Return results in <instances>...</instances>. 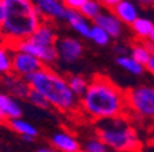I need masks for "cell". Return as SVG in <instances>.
I'll use <instances>...</instances> for the list:
<instances>
[{"instance_id": "30bf717a", "label": "cell", "mask_w": 154, "mask_h": 152, "mask_svg": "<svg viewBox=\"0 0 154 152\" xmlns=\"http://www.w3.org/2000/svg\"><path fill=\"white\" fill-rule=\"evenodd\" d=\"M35 6L37 8L40 16H47L51 19H65L66 7L63 1L58 0H37L35 1Z\"/></svg>"}, {"instance_id": "ba28073f", "label": "cell", "mask_w": 154, "mask_h": 152, "mask_svg": "<svg viewBox=\"0 0 154 152\" xmlns=\"http://www.w3.org/2000/svg\"><path fill=\"white\" fill-rule=\"evenodd\" d=\"M58 55L66 63H73L79 60L83 55V44L77 38L65 37L57 43Z\"/></svg>"}, {"instance_id": "7c38bea8", "label": "cell", "mask_w": 154, "mask_h": 152, "mask_svg": "<svg viewBox=\"0 0 154 152\" xmlns=\"http://www.w3.org/2000/svg\"><path fill=\"white\" fill-rule=\"evenodd\" d=\"M0 112L6 118V122L22 117V108L18 101L10 95L0 93Z\"/></svg>"}, {"instance_id": "484cf974", "label": "cell", "mask_w": 154, "mask_h": 152, "mask_svg": "<svg viewBox=\"0 0 154 152\" xmlns=\"http://www.w3.org/2000/svg\"><path fill=\"white\" fill-rule=\"evenodd\" d=\"M85 151L87 152H107V145L96 137V139L88 140L85 143Z\"/></svg>"}, {"instance_id": "4316f807", "label": "cell", "mask_w": 154, "mask_h": 152, "mask_svg": "<svg viewBox=\"0 0 154 152\" xmlns=\"http://www.w3.org/2000/svg\"><path fill=\"white\" fill-rule=\"evenodd\" d=\"M84 1H85V0H66V1H63V4L67 10L79 11V10L81 8V6L84 4Z\"/></svg>"}, {"instance_id": "9c48e42d", "label": "cell", "mask_w": 154, "mask_h": 152, "mask_svg": "<svg viewBox=\"0 0 154 152\" xmlns=\"http://www.w3.org/2000/svg\"><path fill=\"white\" fill-rule=\"evenodd\" d=\"M94 25L103 29L110 37H119L122 32V23L112 11L100 13L94 19Z\"/></svg>"}, {"instance_id": "f546056e", "label": "cell", "mask_w": 154, "mask_h": 152, "mask_svg": "<svg viewBox=\"0 0 154 152\" xmlns=\"http://www.w3.org/2000/svg\"><path fill=\"white\" fill-rule=\"evenodd\" d=\"M146 69H147L151 74H154V54L151 55L150 60H149V62H147V64H146Z\"/></svg>"}, {"instance_id": "9a60e30c", "label": "cell", "mask_w": 154, "mask_h": 152, "mask_svg": "<svg viewBox=\"0 0 154 152\" xmlns=\"http://www.w3.org/2000/svg\"><path fill=\"white\" fill-rule=\"evenodd\" d=\"M112 13L121 21V23H127V25H132L139 18L138 8L131 1H121L120 0L117 3V6L113 8Z\"/></svg>"}, {"instance_id": "e575fe53", "label": "cell", "mask_w": 154, "mask_h": 152, "mask_svg": "<svg viewBox=\"0 0 154 152\" xmlns=\"http://www.w3.org/2000/svg\"><path fill=\"white\" fill-rule=\"evenodd\" d=\"M151 45H153V51H154V44H151Z\"/></svg>"}, {"instance_id": "7402d4cb", "label": "cell", "mask_w": 154, "mask_h": 152, "mask_svg": "<svg viewBox=\"0 0 154 152\" xmlns=\"http://www.w3.org/2000/svg\"><path fill=\"white\" fill-rule=\"evenodd\" d=\"M67 85L76 96H83L85 93L87 88H88L87 79L81 76H70L67 78Z\"/></svg>"}, {"instance_id": "52a82bcc", "label": "cell", "mask_w": 154, "mask_h": 152, "mask_svg": "<svg viewBox=\"0 0 154 152\" xmlns=\"http://www.w3.org/2000/svg\"><path fill=\"white\" fill-rule=\"evenodd\" d=\"M43 67H44V64H43L37 58L32 56V55H29V54H25V52L14 51L13 71L15 73L17 77L25 79L26 77L37 73L38 70H42Z\"/></svg>"}, {"instance_id": "5bb4252c", "label": "cell", "mask_w": 154, "mask_h": 152, "mask_svg": "<svg viewBox=\"0 0 154 152\" xmlns=\"http://www.w3.org/2000/svg\"><path fill=\"white\" fill-rule=\"evenodd\" d=\"M65 21H66L72 28L76 30L79 34H81L83 37L90 38V33H91V26L90 23L87 22V19L81 15L79 11L74 10H67L66 8V14H65Z\"/></svg>"}, {"instance_id": "3957f363", "label": "cell", "mask_w": 154, "mask_h": 152, "mask_svg": "<svg viewBox=\"0 0 154 152\" xmlns=\"http://www.w3.org/2000/svg\"><path fill=\"white\" fill-rule=\"evenodd\" d=\"M25 81L29 88L40 93L51 107H55L62 112L76 110L77 96L69 88L67 79L55 73L54 70L44 66L37 73L26 77Z\"/></svg>"}, {"instance_id": "ac0fdd59", "label": "cell", "mask_w": 154, "mask_h": 152, "mask_svg": "<svg viewBox=\"0 0 154 152\" xmlns=\"http://www.w3.org/2000/svg\"><path fill=\"white\" fill-rule=\"evenodd\" d=\"M8 126L18 133L21 137L23 136H30V137H36L37 136V129L33 126L32 124H29L26 121H23L22 118H18V119H13V121H8L7 122Z\"/></svg>"}, {"instance_id": "e0dca14e", "label": "cell", "mask_w": 154, "mask_h": 152, "mask_svg": "<svg viewBox=\"0 0 154 152\" xmlns=\"http://www.w3.org/2000/svg\"><path fill=\"white\" fill-rule=\"evenodd\" d=\"M151 52H154L153 45L149 44V43H139V44H134L131 47V54H132L131 58L136 63H139L143 67L146 66L147 62L150 60L151 55H153Z\"/></svg>"}, {"instance_id": "d6986e66", "label": "cell", "mask_w": 154, "mask_h": 152, "mask_svg": "<svg viewBox=\"0 0 154 152\" xmlns=\"http://www.w3.org/2000/svg\"><path fill=\"white\" fill-rule=\"evenodd\" d=\"M79 13L84 16L85 19H95L100 13H103V7L100 1H95V0H85L81 8L79 10Z\"/></svg>"}, {"instance_id": "5b68a950", "label": "cell", "mask_w": 154, "mask_h": 152, "mask_svg": "<svg viewBox=\"0 0 154 152\" xmlns=\"http://www.w3.org/2000/svg\"><path fill=\"white\" fill-rule=\"evenodd\" d=\"M127 108L139 117L154 119V86H138L125 92Z\"/></svg>"}, {"instance_id": "8fae6325", "label": "cell", "mask_w": 154, "mask_h": 152, "mask_svg": "<svg viewBox=\"0 0 154 152\" xmlns=\"http://www.w3.org/2000/svg\"><path fill=\"white\" fill-rule=\"evenodd\" d=\"M29 40L36 43V44L44 45V47H55L58 43L55 29L48 22H42V25L38 26L37 30L29 37Z\"/></svg>"}, {"instance_id": "4dcf8cb0", "label": "cell", "mask_w": 154, "mask_h": 152, "mask_svg": "<svg viewBox=\"0 0 154 152\" xmlns=\"http://www.w3.org/2000/svg\"><path fill=\"white\" fill-rule=\"evenodd\" d=\"M37 152H57V151H54L51 148H38Z\"/></svg>"}, {"instance_id": "2e32d148", "label": "cell", "mask_w": 154, "mask_h": 152, "mask_svg": "<svg viewBox=\"0 0 154 152\" xmlns=\"http://www.w3.org/2000/svg\"><path fill=\"white\" fill-rule=\"evenodd\" d=\"M4 84H6L7 89H8L11 95L18 96V97H26L30 92V88H29L28 82L25 79H21L19 77H11L7 76L4 77Z\"/></svg>"}, {"instance_id": "d6a6232c", "label": "cell", "mask_w": 154, "mask_h": 152, "mask_svg": "<svg viewBox=\"0 0 154 152\" xmlns=\"http://www.w3.org/2000/svg\"><path fill=\"white\" fill-rule=\"evenodd\" d=\"M150 41L154 44V29H153V32H151V34H150Z\"/></svg>"}, {"instance_id": "f1b7e54d", "label": "cell", "mask_w": 154, "mask_h": 152, "mask_svg": "<svg viewBox=\"0 0 154 152\" xmlns=\"http://www.w3.org/2000/svg\"><path fill=\"white\" fill-rule=\"evenodd\" d=\"M4 18H6V3L4 0H0V26L3 25Z\"/></svg>"}, {"instance_id": "603a6c76", "label": "cell", "mask_w": 154, "mask_h": 152, "mask_svg": "<svg viewBox=\"0 0 154 152\" xmlns=\"http://www.w3.org/2000/svg\"><path fill=\"white\" fill-rule=\"evenodd\" d=\"M116 62H117L119 66H121L122 69H125L127 71L135 74V76H140V74L143 73V66L136 63V62L129 56H119L116 59Z\"/></svg>"}, {"instance_id": "44dd1931", "label": "cell", "mask_w": 154, "mask_h": 152, "mask_svg": "<svg viewBox=\"0 0 154 152\" xmlns=\"http://www.w3.org/2000/svg\"><path fill=\"white\" fill-rule=\"evenodd\" d=\"M10 71H13V55L7 47L0 45V78L7 77Z\"/></svg>"}, {"instance_id": "1f68e13d", "label": "cell", "mask_w": 154, "mask_h": 152, "mask_svg": "<svg viewBox=\"0 0 154 152\" xmlns=\"http://www.w3.org/2000/svg\"><path fill=\"white\" fill-rule=\"evenodd\" d=\"M22 140H25V141H28V143H32L33 140H35V137H30V136H23Z\"/></svg>"}, {"instance_id": "cb8c5ba5", "label": "cell", "mask_w": 154, "mask_h": 152, "mask_svg": "<svg viewBox=\"0 0 154 152\" xmlns=\"http://www.w3.org/2000/svg\"><path fill=\"white\" fill-rule=\"evenodd\" d=\"M90 40H92V41L98 45H107L110 41V36L107 34L103 29H100V28L94 25V26H91Z\"/></svg>"}, {"instance_id": "6da1fadb", "label": "cell", "mask_w": 154, "mask_h": 152, "mask_svg": "<svg viewBox=\"0 0 154 152\" xmlns=\"http://www.w3.org/2000/svg\"><path fill=\"white\" fill-rule=\"evenodd\" d=\"M81 108L88 117L98 121L122 117L127 110L125 92L106 76L96 74L81 96Z\"/></svg>"}, {"instance_id": "7a4b0ae2", "label": "cell", "mask_w": 154, "mask_h": 152, "mask_svg": "<svg viewBox=\"0 0 154 152\" xmlns=\"http://www.w3.org/2000/svg\"><path fill=\"white\" fill-rule=\"evenodd\" d=\"M6 18L0 26V38L13 48L28 40L42 25V16L30 0H4Z\"/></svg>"}, {"instance_id": "ffe728a7", "label": "cell", "mask_w": 154, "mask_h": 152, "mask_svg": "<svg viewBox=\"0 0 154 152\" xmlns=\"http://www.w3.org/2000/svg\"><path fill=\"white\" fill-rule=\"evenodd\" d=\"M132 30L139 38H146V37H150L151 32L154 29V25L151 22L150 19L147 18H138L132 23Z\"/></svg>"}, {"instance_id": "4fadbf2b", "label": "cell", "mask_w": 154, "mask_h": 152, "mask_svg": "<svg viewBox=\"0 0 154 152\" xmlns=\"http://www.w3.org/2000/svg\"><path fill=\"white\" fill-rule=\"evenodd\" d=\"M51 144L61 152H80V144L72 134L66 132H58L51 137Z\"/></svg>"}, {"instance_id": "83f0119b", "label": "cell", "mask_w": 154, "mask_h": 152, "mask_svg": "<svg viewBox=\"0 0 154 152\" xmlns=\"http://www.w3.org/2000/svg\"><path fill=\"white\" fill-rule=\"evenodd\" d=\"M119 1H120V0H103V1H100V4H102L103 8L113 11V8L117 6V3H119Z\"/></svg>"}, {"instance_id": "d4e9b609", "label": "cell", "mask_w": 154, "mask_h": 152, "mask_svg": "<svg viewBox=\"0 0 154 152\" xmlns=\"http://www.w3.org/2000/svg\"><path fill=\"white\" fill-rule=\"evenodd\" d=\"M28 100L30 101L33 106H36V107H38V108H48V107H51V106H50V103H48V101L45 100V99L43 97L40 93L36 92V91H33V89H30V92H29Z\"/></svg>"}, {"instance_id": "277c9868", "label": "cell", "mask_w": 154, "mask_h": 152, "mask_svg": "<svg viewBox=\"0 0 154 152\" xmlns=\"http://www.w3.org/2000/svg\"><path fill=\"white\" fill-rule=\"evenodd\" d=\"M96 134L100 141L116 151L140 152L142 149V143L138 134L124 117L99 122L96 127Z\"/></svg>"}, {"instance_id": "836d02e7", "label": "cell", "mask_w": 154, "mask_h": 152, "mask_svg": "<svg viewBox=\"0 0 154 152\" xmlns=\"http://www.w3.org/2000/svg\"><path fill=\"white\" fill-rule=\"evenodd\" d=\"M80 152H87V151H85V149H84V151H80Z\"/></svg>"}, {"instance_id": "8992f818", "label": "cell", "mask_w": 154, "mask_h": 152, "mask_svg": "<svg viewBox=\"0 0 154 152\" xmlns=\"http://www.w3.org/2000/svg\"><path fill=\"white\" fill-rule=\"evenodd\" d=\"M13 49L32 55V56L37 58L43 64H51L59 58L57 45L55 47H44V45H40V44H36V43L30 41L29 38L18 43L17 45H14Z\"/></svg>"}]
</instances>
